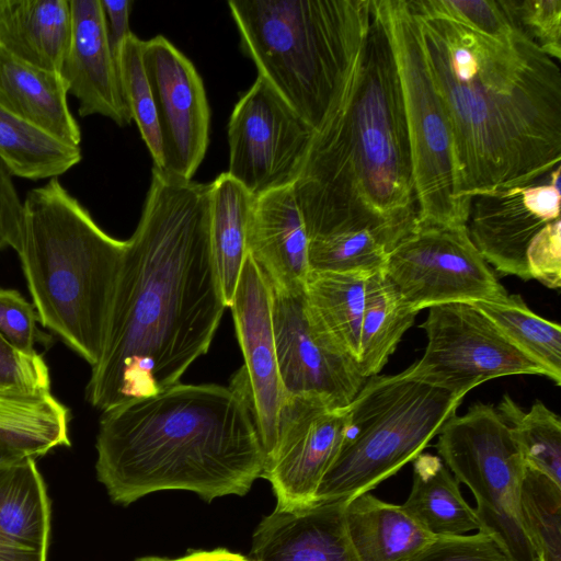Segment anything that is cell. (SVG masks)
Returning <instances> with one entry per match:
<instances>
[{"instance_id": "cell-1", "label": "cell", "mask_w": 561, "mask_h": 561, "mask_svg": "<svg viewBox=\"0 0 561 561\" xmlns=\"http://www.w3.org/2000/svg\"><path fill=\"white\" fill-rule=\"evenodd\" d=\"M210 190L152 168L87 386L93 408L158 393L208 352L227 308L210 244Z\"/></svg>"}, {"instance_id": "cell-2", "label": "cell", "mask_w": 561, "mask_h": 561, "mask_svg": "<svg viewBox=\"0 0 561 561\" xmlns=\"http://www.w3.org/2000/svg\"><path fill=\"white\" fill-rule=\"evenodd\" d=\"M410 10L450 127L457 199L470 209L474 196L535 184L559 167V62L520 28L502 43Z\"/></svg>"}, {"instance_id": "cell-3", "label": "cell", "mask_w": 561, "mask_h": 561, "mask_svg": "<svg viewBox=\"0 0 561 561\" xmlns=\"http://www.w3.org/2000/svg\"><path fill=\"white\" fill-rule=\"evenodd\" d=\"M308 240L369 230L392 250L416 226L403 92L380 0L339 107L316 131L293 185Z\"/></svg>"}, {"instance_id": "cell-4", "label": "cell", "mask_w": 561, "mask_h": 561, "mask_svg": "<svg viewBox=\"0 0 561 561\" xmlns=\"http://www.w3.org/2000/svg\"><path fill=\"white\" fill-rule=\"evenodd\" d=\"M95 471L112 500L129 505L182 490L206 502L247 494L264 450L244 389L175 383L102 412Z\"/></svg>"}, {"instance_id": "cell-5", "label": "cell", "mask_w": 561, "mask_h": 561, "mask_svg": "<svg viewBox=\"0 0 561 561\" xmlns=\"http://www.w3.org/2000/svg\"><path fill=\"white\" fill-rule=\"evenodd\" d=\"M126 241L102 230L58 178L23 201L18 253L39 323L91 367L100 359Z\"/></svg>"}, {"instance_id": "cell-6", "label": "cell", "mask_w": 561, "mask_h": 561, "mask_svg": "<svg viewBox=\"0 0 561 561\" xmlns=\"http://www.w3.org/2000/svg\"><path fill=\"white\" fill-rule=\"evenodd\" d=\"M228 7L257 76L318 131L357 70L371 0H231Z\"/></svg>"}, {"instance_id": "cell-7", "label": "cell", "mask_w": 561, "mask_h": 561, "mask_svg": "<svg viewBox=\"0 0 561 561\" xmlns=\"http://www.w3.org/2000/svg\"><path fill=\"white\" fill-rule=\"evenodd\" d=\"M463 398L422 378L413 364L367 378L347 405L345 438L316 503L348 501L396 474L423 453Z\"/></svg>"}, {"instance_id": "cell-8", "label": "cell", "mask_w": 561, "mask_h": 561, "mask_svg": "<svg viewBox=\"0 0 561 561\" xmlns=\"http://www.w3.org/2000/svg\"><path fill=\"white\" fill-rule=\"evenodd\" d=\"M437 435L439 458L476 499L478 531L489 536L508 561H537L520 519L526 465L496 408L477 402L465 414L451 415Z\"/></svg>"}, {"instance_id": "cell-9", "label": "cell", "mask_w": 561, "mask_h": 561, "mask_svg": "<svg viewBox=\"0 0 561 561\" xmlns=\"http://www.w3.org/2000/svg\"><path fill=\"white\" fill-rule=\"evenodd\" d=\"M403 92L417 225L467 226L470 209L457 199L453 139L431 80L407 0H380Z\"/></svg>"}, {"instance_id": "cell-10", "label": "cell", "mask_w": 561, "mask_h": 561, "mask_svg": "<svg viewBox=\"0 0 561 561\" xmlns=\"http://www.w3.org/2000/svg\"><path fill=\"white\" fill-rule=\"evenodd\" d=\"M383 272L417 312L508 295L472 243L467 226L416 224L390 251Z\"/></svg>"}, {"instance_id": "cell-11", "label": "cell", "mask_w": 561, "mask_h": 561, "mask_svg": "<svg viewBox=\"0 0 561 561\" xmlns=\"http://www.w3.org/2000/svg\"><path fill=\"white\" fill-rule=\"evenodd\" d=\"M421 328L426 347L413 364L431 383L466 396L477 386L497 377L539 375L547 370L517 348L472 304L454 302L428 308Z\"/></svg>"}, {"instance_id": "cell-12", "label": "cell", "mask_w": 561, "mask_h": 561, "mask_svg": "<svg viewBox=\"0 0 561 561\" xmlns=\"http://www.w3.org/2000/svg\"><path fill=\"white\" fill-rule=\"evenodd\" d=\"M227 173L254 197L293 186L316 131L260 76L228 122Z\"/></svg>"}, {"instance_id": "cell-13", "label": "cell", "mask_w": 561, "mask_h": 561, "mask_svg": "<svg viewBox=\"0 0 561 561\" xmlns=\"http://www.w3.org/2000/svg\"><path fill=\"white\" fill-rule=\"evenodd\" d=\"M278 371L285 397H312L345 408L367 378L316 319L306 290L271 287Z\"/></svg>"}, {"instance_id": "cell-14", "label": "cell", "mask_w": 561, "mask_h": 561, "mask_svg": "<svg viewBox=\"0 0 561 561\" xmlns=\"http://www.w3.org/2000/svg\"><path fill=\"white\" fill-rule=\"evenodd\" d=\"M347 428V407L332 408L312 397H285L275 446L264 461L276 510L316 504L320 483L337 456Z\"/></svg>"}, {"instance_id": "cell-15", "label": "cell", "mask_w": 561, "mask_h": 561, "mask_svg": "<svg viewBox=\"0 0 561 561\" xmlns=\"http://www.w3.org/2000/svg\"><path fill=\"white\" fill-rule=\"evenodd\" d=\"M142 61L156 105L162 172L190 181L209 142L210 110L202 77L162 35L145 41Z\"/></svg>"}, {"instance_id": "cell-16", "label": "cell", "mask_w": 561, "mask_h": 561, "mask_svg": "<svg viewBox=\"0 0 561 561\" xmlns=\"http://www.w3.org/2000/svg\"><path fill=\"white\" fill-rule=\"evenodd\" d=\"M230 308L244 357L239 373L266 459L275 446L285 393L278 371L271 286L248 253Z\"/></svg>"}, {"instance_id": "cell-17", "label": "cell", "mask_w": 561, "mask_h": 561, "mask_svg": "<svg viewBox=\"0 0 561 561\" xmlns=\"http://www.w3.org/2000/svg\"><path fill=\"white\" fill-rule=\"evenodd\" d=\"M71 35L59 70L68 94L85 117L102 115L124 127L131 123L125 103L117 61L107 41L100 0H69Z\"/></svg>"}, {"instance_id": "cell-18", "label": "cell", "mask_w": 561, "mask_h": 561, "mask_svg": "<svg viewBox=\"0 0 561 561\" xmlns=\"http://www.w3.org/2000/svg\"><path fill=\"white\" fill-rule=\"evenodd\" d=\"M247 252L270 286L306 290L310 266L308 236L293 186L254 197L247 230Z\"/></svg>"}, {"instance_id": "cell-19", "label": "cell", "mask_w": 561, "mask_h": 561, "mask_svg": "<svg viewBox=\"0 0 561 561\" xmlns=\"http://www.w3.org/2000/svg\"><path fill=\"white\" fill-rule=\"evenodd\" d=\"M344 502L274 510L257 525L250 561H358L344 524Z\"/></svg>"}, {"instance_id": "cell-20", "label": "cell", "mask_w": 561, "mask_h": 561, "mask_svg": "<svg viewBox=\"0 0 561 561\" xmlns=\"http://www.w3.org/2000/svg\"><path fill=\"white\" fill-rule=\"evenodd\" d=\"M50 501L36 459L0 466V561H46Z\"/></svg>"}, {"instance_id": "cell-21", "label": "cell", "mask_w": 561, "mask_h": 561, "mask_svg": "<svg viewBox=\"0 0 561 561\" xmlns=\"http://www.w3.org/2000/svg\"><path fill=\"white\" fill-rule=\"evenodd\" d=\"M548 222L525 206L522 188H513L474 196L467 227L489 265L502 275L529 280L527 249Z\"/></svg>"}, {"instance_id": "cell-22", "label": "cell", "mask_w": 561, "mask_h": 561, "mask_svg": "<svg viewBox=\"0 0 561 561\" xmlns=\"http://www.w3.org/2000/svg\"><path fill=\"white\" fill-rule=\"evenodd\" d=\"M59 72L31 65L0 46V107L51 136L80 147L81 129Z\"/></svg>"}, {"instance_id": "cell-23", "label": "cell", "mask_w": 561, "mask_h": 561, "mask_svg": "<svg viewBox=\"0 0 561 561\" xmlns=\"http://www.w3.org/2000/svg\"><path fill=\"white\" fill-rule=\"evenodd\" d=\"M71 35L69 0H0V46L59 72Z\"/></svg>"}, {"instance_id": "cell-24", "label": "cell", "mask_w": 561, "mask_h": 561, "mask_svg": "<svg viewBox=\"0 0 561 561\" xmlns=\"http://www.w3.org/2000/svg\"><path fill=\"white\" fill-rule=\"evenodd\" d=\"M343 515L358 561H408L436 538L401 505L385 502L370 492L345 501Z\"/></svg>"}, {"instance_id": "cell-25", "label": "cell", "mask_w": 561, "mask_h": 561, "mask_svg": "<svg viewBox=\"0 0 561 561\" xmlns=\"http://www.w3.org/2000/svg\"><path fill=\"white\" fill-rule=\"evenodd\" d=\"M401 507L434 537L479 530L474 508L439 456L422 453L413 460L412 488Z\"/></svg>"}, {"instance_id": "cell-26", "label": "cell", "mask_w": 561, "mask_h": 561, "mask_svg": "<svg viewBox=\"0 0 561 561\" xmlns=\"http://www.w3.org/2000/svg\"><path fill=\"white\" fill-rule=\"evenodd\" d=\"M374 271L309 273L306 297L334 344L356 364L368 278Z\"/></svg>"}, {"instance_id": "cell-27", "label": "cell", "mask_w": 561, "mask_h": 561, "mask_svg": "<svg viewBox=\"0 0 561 561\" xmlns=\"http://www.w3.org/2000/svg\"><path fill=\"white\" fill-rule=\"evenodd\" d=\"M210 244L227 307L247 256V230L254 196L227 172L210 183Z\"/></svg>"}, {"instance_id": "cell-28", "label": "cell", "mask_w": 561, "mask_h": 561, "mask_svg": "<svg viewBox=\"0 0 561 561\" xmlns=\"http://www.w3.org/2000/svg\"><path fill=\"white\" fill-rule=\"evenodd\" d=\"M419 312L401 297L383 268L368 278L357 367L364 378L379 375Z\"/></svg>"}, {"instance_id": "cell-29", "label": "cell", "mask_w": 561, "mask_h": 561, "mask_svg": "<svg viewBox=\"0 0 561 561\" xmlns=\"http://www.w3.org/2000/svg\"><path fill=\"white\" fill-rule=\"evenodd\" d=\"M69 410L53 393L0 390V437L34 458L70 446Z\"/></svg>"}, {"instance_id": "cell-30", "label": "cell", "mask_w": 561, "mask_h": 561, "mask_svg": "<svg viewBox=\"0 0 561 561\" xmlns=\"http://www.w3.org/2000/svg\"><path fill=\"white\" fill-rule=\"evenodd\" d=\"M82 159L81 148L67 144L0 107V160L12 176L55 179Z\"/></svg>"}, {"instance_id": "cell-31", "label": "cell", "mask_w": 561, "mask_h": 561, "mask_svg": "<svg viewBox=\"0 0 561 561\" xmlns=\"http://www.w3.org/2000/svg\"><path fill=\"white\" fill-rule=\"evenodd\" d=\"M523 353L543 367L549 378L561 383V328L528 308L514 294L497 300L472 302Z\"/></svg>"}, {"instance_id": "cell-32", "label": "cell", "mask_w": 561, "mask_h": 561, "mask_svg": "<svg viewBox=\"0 0 561 561\" xmlns=\"http://www.w3.org/2000/svg\"><path fill=\"white\" fill-rule=\"evenodd\" d=\"M508 425L527 468L561 485V420L543 402L536 400L524 411L510 396L496 408Z\"/></svg>"}, {"instance_id": "cell-33", "label": "cell", "mask_w": 561, "mask_h": 561, "mask_svg": "<svg viewBox=\"0 0 561 561\" xmlns=\"http://www.w3.org/2000/svg\"><path fill=\"white\" fill-rule=\"evenodd\" d=\"M519 508L537 560L561 561V485L526 467Z\"/></svg>"}, {"instance_id": "cell-34", "label": "cell", "mask_w": 561, "mask_h": 561, "mask_svg": "<svg viewBox=\"0 0 561 561\" xmlns=\"http://www.w3.org/2000/svg\"><path fill=\"white\" fill-rule=\"evenodd\" d=\"M145 41L133 32L124 39L117 55L121 88L131 121L139 129L153 160V168L163 170L161 137L156 105L142 61Z\"/></svg>"}, {"instance_id": "cell-35", "label": "cell", "mask_w": 561, "mask_h": 561, "mask_svg": "<svg viewBox=\"0 0 561 561\" xmlns=\"http://www.w3.org/2000/svg\"><path fill=\"white\" fill-rule=\"evenodd\" d=\"M421 13L458 22L491 39L507 43L520 28L507 0H407Z\"/></svg>"}, {"instance_id": "cell-36", "label": "cell", "mask_w": 561, "mask_h": 561, "mask_svg": "<svg viewBox=\"0 0 561 561\" xmlns=\"http://www.w3.org/2000/svg\"><path fill=\"white\" fill-rule=\"evenodd\" d=\"M507 3L520 30L560 62L561 0H507Z\"/></svg>"}, {"instance_id": "cell-37", "label": "cell", "mask_w": 561, "mask_h": 561, "mask_svg": "<svg viewBox=\"0 0 561 561\" xmlns=\"http://www.w3.org/2000/svg\"><path fill=\"white\" fill-rule=\"evenodd\" d=\"M37 312L18 290L0 288V334L21 352L36 353L37 343L49 345L53 336L42 332Z\"/></svg>"}, {"instance_id": "cell-38", "label": "cell", "mask_w": 561, "mask_h": 561, "mask_svg": "<svg viewBox=\"0 0 561 561\" xmlns=\"http://www.w3.org/2000/svg\"><path fill=\"white\" fill-rule=\"evenodd\" d=\"M0 390L50 393L49 369L36 352L27 354L12 346L0 334Z\"/></svg>"}, {"instance_id": "cell-39", "label": "cell", "mask_w": 561, "mask_h": 561, "mask_svg": "<svg viewBox=\"0 0 561 561\" xmlns=\"http://www.w3.org/2000/svg\"><path fill=\"white\" fill-rule=\"evenodd\" d=\"M408 561H508L499 546L486 535L436 537Z\"/></svg>"}, {"instance_id": "cell-40", "label": "cell", "mask_w": 561, "mask_h": 561, "mask_svg": "<svg viewBox=\"0 0 561 561\" xmlns=\"http://www.w3.org/2000/svg\"><path fill=\"white\" fill-rule=\"evenodd\" d=\"M560 219L548 222L531 240L527 253L530 278L550 289L561 286Z\"/></svg>"}, {"instance_id": "cell-41", "label": "cell", "mask_w": 561, "mask_h": 561, "mask_svg": "<svg viewBox=\"0 0 561 561\" xmlns=\"http://www.w3.org/2000/svg\"><path fill=\"white\" fill-rule=\"evenodd\" d=\"M12 178L0 160V251L8 247L14 250L23 217V202Z\"/></svg>"}, {"instance_id": "cell-42", "label": "cell", "mask_w": 561, "mask_h": 561, "mask_svg": "<svg viewBox=\"0 0 561 561\" xmlns=\"http://www.w3.org/2000/svg\"><path fill=\"white\" fill-rule=\"evenodd\" d=\"M107 41L112 54L117 61L122 43L131 33L129 28V14L134 1L131 0H100Z\"/></svg>"}, {"instance_id": "cell-43", "label": "cell", "mask_w": 561, "mask_h": 561, "mask_svg": "<svg viewBox=\"0 0 561 561\" xmlns=\"http://www.w3.org/2000/svg\"><path fill=\"white\" fill-rule=\"evenodd\" d=\"M135 561H250L248 557L230 551L226 548L211 550H190L186 554L178 558H163L156 556L141 557Z\"/></svg>"}, {"instance_id": "cell-44", "label": "cell", "mask_w": 561, "mask_h": 561, "mask_svg": "<svg viewBox=\"0 0 561 561\" xmlns=\"http://www.w3.org/2000/svg\"><path fill=\"white\" fill-rule=\"evenodd\" d=\"M27 457L33 456L18 445L0 437V466L13 463Z\"/></svg>"}, {"instance_id": "cell-45", "label": "cell", "mask_w": 561, "mask_h": 561, "mask_svg": "<svg viewBox=\"0 0 561 561\" xmlns=\"http://www.w3.org/2000/svg\"><path fill=\"white\" fill-rule=\"evenodd\" d=\"M537 561H539V560H537Z\"/></svg>"}]
</instances>
